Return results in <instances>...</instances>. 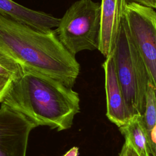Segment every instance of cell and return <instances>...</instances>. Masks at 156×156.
Returning <instances> with one entry per match:
<instances>
[{
    "mask_svg": "<svg viewBox=\"0 0 156 156\" xmlns=\"http://www.w3.org/2000/svg\"><path fill=\"white\" fill-rule=\"evenodd\" d=\"M79 155V148L76 146H74L71 148L66 154L63 156H78Z\"/></svg>",
    "mask_w": 156,
    "mask_h": 156,
    "instance_id": "17",
    "label": "cell"
},
{
    "mask_svg": "<svg viewBox=\"0 0 156 156\" xmlns=\"http://www.w3.org/2000/svg\"><path fill=\"white\" fill-rule=\"evenodd\" d=\"M119 129L140 156H151L142 116L132 117Z\"/></svg>",
    "mask_w": 156,
    "mask_h": 156,
    "instance_id": "10",
    "label": "cell"
},
{
    "mask_svg": "<svg viewBox=\"0 0 156 156\" xmlns=\"http://www.w3.org/2000/svg\"><path fill=\"white\" fill-rule=\"evenodd\" d=\"M124 18L156 92V12L151 7L127 2Z\"/></svg>",
    "mask_w": 156,
    "mask_h": 156,
    "instance_id": "5",
    "label": "cell"
},
{
    "mask_svg": "<svg viewBox=\"0 0 156 156\" xmlns=\"http://www.w3.org/2000/svg\"><path fill=\"white\" fill-rule=\"evenodd\" d=\"M112 55L118 80L130 118L143 116L150 80L124 16Z\"/></svg>",
    "mask_w": 156,
    "mask_h": 156,
    "instance_id": "3",
    "label": "cell"
},
{
    "mask_svg": "<svg viewBox=\"0 0 156 156\" xmlns=\"http://www.w3.org/2000/svg\"><path fill=\"white\" fill-rule=\"evenodd\" d=\"M127 0H102L98 50L105 57L113 51Z\"/></svg>",
    "mask_w": 156,
    "mask_h": 156,
    "instance_id": "7",
    "label": "cell"
},
{
    "mask_svg": "<svg viewBox=\"0 0 156 156\" xmlns=\"http://www.w3.org/2000/svg\"><path fill=\"white\" fill-rule=\"evenodd\" d=\"M102 66L105 74L106 115L112 122L119 127L130 118V116L118 80L112 53L105 58Z\"/></svg>",
    "mask_w": 156,
    "mask_h": 156,
    "instance_id": "8",
    "label": "cell"
},
{
    "mask_svg": "<svg viewBox=\"0 0 156 156\" xmlns=\"http://www.w3.org/2000/svg\"><path fill=\"white\" fill-rule=\"evenodd\" d=\"M37 126L5 104L0 108V156H26L30 132Z\"/></svg>",
    "mask_w": 156,
    "mask_h": 156,
    "instance_id": "6",
    "label": "cell"
},
{
    "mask_svg": "<svg viewBox=\"0 0 156 156\" xmlns=\"http://www.w3.org/2000/svg\"><path fill=\"white\" fill-rule=\"evenodd\" d=\"M24 69L14 59L0 49V76L13 81L20 78Z\"/></svg>",
    "mask_w": 156,
    "mask_h": 156,
    "instance_id": "12",
    "label": "cell"
},
{
    "mask_svg": "<svg viewBox=\"0 0 156 156\" xmlns=\"http://www.w3.org/2000/svg\"><path fill=\"white\" fill-rule=\"evenodd\" d=\"M128 2H134L152 9L156 8V0H127Z\"/></svg>",
    "mask_w": 156,
    "mask_h": 156,
    "instance_id": "16",
    "label": "cell"
},
{
    "mask_svg": "<svg viewBox=\"0 0 156 156\" xmlns=\"http://www.w3.org/2000/svg\"><path fill=\"white\" fill-rule=\"evenodd\" d=\"M12 80L8 78L0 76V102L1 103L5 96L11 83Z\"/></svg>",
    "mask_w": 156,
    "mask_h": 156,
    "instance_id": "15",
    "label": "cell"
},
{
    "mask_svg": "<svg viewBox=\"0 0 156 156\" xmlns=\"http://www.w3.org/2000/svg\"><path fill=\"white\" fill-rule=\"evenodd\" d=\"M1 104L23 114L38 126L62 131L69 129L80 112L79 94L58 81L24 69L11 82Z\"/></svg>",
    "mask_w": 156,
    "mask_h": 156,
    "instance_id": "2",
    "label": "cell"
},
{
    "mask_svg": "<svg viewBox=\"0 0 156 156\" xmlns=\"http://www.w3.org/2000/svg\"><path fill=\"white\" fill-rule=\"evenodd\" d=\"M101 30V4L93 0L74 2L60 20L58 38L74 56L98 49Z\"/></svg>",
    "mask_w": 156,
    "mask_h": 156,
    "instance_id": "4",
    "label": "cell"
},
{
    "mask_svg": "<svg viewBox=\"0 0 156 156\" xmlns=\"http://www.w3.org/2000/svg\"><path fill=\"white\" fill-rule=\"evenodd\" d=\"M147 143L151 155L156 156V125L146 133Z\"/></svg>",
    "mask_w": 156,
    "mask_h": 156,
    "instance_id": "13",
    "label": "cell"
},
{
    "mask_svg": "<svg viewBox=\"0 0 156 156\" xmlns=\"http://www.w3.org/2000/svg\"><path fill=\"white\" fill-rule=\"evenodd\" d=\"M118 156H140L131 144L125 140V142L121 148Z\"/></svg>",
    "mask_w": 156,
    "mask_h": 156,
    "instance_id": "14",
    "label": "cell"
},
{
    "mask_svg": "<svg viewBox=\"0 0 156 156\" xmlns=\"http://www.w3.org/2000/svg\"><path fill=\"white\" fill-rule=\"evenodd\" d=\"M0 49L24 69L73 88L80 64L62 44L55 30L41 31L0 15Z\"/></svg>",
    "mask_w": 156,
    "mask_h": 156,
    "instance_id": "1",
    "label": "cell"
},
{
    "mask_svg": "<svg viewBox=\"0 0 156 156\" xmlns=\"http://www.w3.org/2000/svg\"><path fill=\"white\" fill-rule=\"evenodd\" d=\"M142 122L146 133L156 125V92L151 82L149 83L147 89L145 110L142 116Z\"/></svg>",
    "mask_w": 156,
    "mask_h": 156,
    "instance_id": "11",
    "label": "cell"
},
{
    "mask_svg": "<svg viewBox=\"0 0 156 156\" xmlns=\"http://www.w3.org/2000/svg\"><path fill=\"white\" fill-rule=\"evenodd\" d=\"M0 15L43 32L57 27L60 20L24 7L12 0H0Z\"/></svg>",
    "mask_w": 156,
    "mask_h": 156,
    "instance_id": "9",
    "label": "cell"
}]
</instances>
